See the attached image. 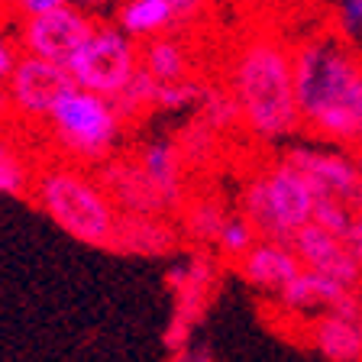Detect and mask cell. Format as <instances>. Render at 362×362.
Here are the masks:
<instances>
[{
  "label": "cell",
  "mask_w": 362,
  "mask_h": 362,
  "mask_svg": "<svg viewBox=\"0 0 362 362\" xmlns=\"http://www.w3.org/2000/svg\"><path fill=\"white\" fill-rule=\"evenodd\" d=\"M301 129L330 149H362V52L343 36H314L291 49Z\"/></svg>",
  "instance_id": "cell-1"
},
{
  "label": "cell",
  "mask_w": 362,
  "mask_h": 362,
  "mask_svg": "<svg viewBox=\"0 0 362 362\" xmlns=\"http://www.w3.org/2000/svg\"><path fill=\"white\" fill-rule=\"evenodd\" d=\"M230 94L240 107V123L262 143H279L301 129L294 94L291 49L272 33H252L230 62Z\"/></svg>",
  "instance_id": "cell-2"
},
{
  "label": "cell",
  "mask_w": 362,
  "mask_h": 362,
  "mask_svg": "<svg viewBox=\"0 0 362 362\" xmlns=\"http://www.w3.org/2000/svg\"><path fill=\"white\" fill-rule=\"evenodd\" d=\"M30 201L71 240L98 249L117 246L123 214L117 211L113 197L107 194V188L90 168L55 156L42 158Z\"/></svg>",
  "instance_id": "cell-3"
},
{
  "label": "cell",
  "mask_w": 362,
  "mask_h": 362,
  "mask_svg": "<svg viewBox=\"0 0 362 362\" xmlns=\"http://www.w3.org/2000/svg\"><path fill=\"white\" fill-rule=\"evenodd\" d=\"M123 127L127 120L110 98L71 88L42 129L49 136V146L55 149V158L90 168L107 165L113 158Z\"/></svg>",
  "instance_id": "cell-4"
},
{
  "label": "cell",
  "mask_w": 362,
  "mask_h": 362,
  "mask_svg": "<svg viewBox=\"0 0 362 362\" xmlns=\"http://www.w3.org/2000/svg\"><path fill=\"white\" fill-rule=\"evenodd\" d=\"M240 214L256 226L259 240L291 243L298 230L314 223V188L298 168L279 158L243 185Z\"/></svg>",
  "instance_id": "cell-5"
},
{
  "label": "cell",
  "mask_w": 362,
  "mask_h": 362,
  "mask_svg": "<svg viewBox=\"0 0 362 362\" xmlns=\"http://www.w3.org/2000/svg\"><path fill=\"white\" fill-rule=\"evenodd\" d=\"M68 75L75 88L117 100L139 75V42L113 23H98L94 33L81 42L75 59L68 62Z\"/></svg>",
  "instance_id": "cell-6"
},
{
  "label": "cell",
  "mask_w": 362,
  "mask_h": 362,
  "mask_svg": "<svg viewBox=\"0 0 362 362\" xmlns=\"http://www.w3.org/2000/svg\"><path fill=\"white\" fill-rule=\"evenodd\" d=\"M71 88H75V81L68 75V68L23 52L20 65L4 90L7 117H13L16 123H26V127H45L52 110Z\"/></svg>",
  "instance_id": "cell-7"
},
{
  "label": "cell",
  "mask_w": 362,
  "mask_h": 362,
  "mask_svg": "<svg viewBox=\"0 0 362 362\" xmlns=\"http://www.w3.org/2000/svg\"><path fill=\"white\" fill-rule=\"evenodd\" d=\"M94 16L88 10L75 7V4H62L59 10L42 16H33V20H20V39L23 52L45 59L52 65L68 68V62L75 59V52L81 49V42L94 33Z\"/></svg>",
  "instance_id": "cell-8"
},
{
  "label": "cell",
  "mask_w": 362,
  "mask_h": 362,
  "mask_svg": "<svg viewBox=\"0 0 362 362\" xmlns=\"http://www.w3.org/2000/svg\"><path fill=\"white\" fill-rule=\"evenodd\" d=\"M291 249L308 272L324 275V279L337 281L349 291H362V265L343 236H333L324 226L308 223L304 230L294 233Z\"/></svg>",
  "instance_id": "cell-9"
},
{
  "label": "cell",
  "mask_w": 362,
  "mask_h": 362,
  "mask_svg": "<svg viewBox=\"0 0 362 362\" xmlns=\"http://www.w3.org/2000/svg\"><path fill=\"white\" fill-rule=\"evenodd\" d=\"M281 158L310 181V188L327 191L356 207L362 194V175L356 168V158L343 156L339 149H317V146H291Z\"/></svg>",
  "instance_id": "cell-10"
},
{
  "label": "cell",
  "mask_w": 362,
  "mask_h": 362,
  "mask_svg": "<svg viewBox=\"0 0 362 362\" xmlns=\"http://www.w3.org/2000/svg\"><path fill=\"white\" fill-rule=\"evenodd\" d=\"M240 279L249 288L279 298L288 285L304 272L301 259L294 256L291 243H275V240H259L243 262H236Z\"/></svg>",
  "instance_id": "cell-11"
},
{
  "label": "cell",
  "mask_w": 362,
  "mask_h": 362,
  "mask_svg": "<svg viewBox=\"0 0 362 362\" xmlns=\"http://www.w3.org/2000/svg\"><path fill=\"white\" fill-rule=\"evenodd\" d=\"M139 172L149 178V185L158 191V197L165 201V207H185V162L175 139H152L143 146L139 158H136Z\"/></svg>",
  "instance_id": "cell-12"
},
{
  "label": "cell",
  "mask_w": 362,
  "mask_h": 362,
  "mask_svg": "<svg viewBox=\"0 0 362 362\" xmlns=\"http://www.w3.org/2000/svg\"><path fill=\"white\" fill-rule=\"evenodd\" d=\"M308 346L327 362H362V327L339 314H314L304 324Z\"/></svg>",
  "instance_id": "cell-13"
},
{
  "label": "cell",
  "mask_w": 362,
  "mask_h": 362,
  "mask_svg": "<svg viewBox=\"0 0 362 362\" xmlns=\"http://www.w3.org/2000/svg\"><path fill=\"white\" fill-rule=\"evenodd\" d=\"M139 68L152 78L156 84H181L194 78V59L185 39L175 33L168 36H156L149 42L139 45Z\"/></svg>",
  "instance_id": "cell-14"
},
{
  "label": "cell",
  "mask_w": 362,
  "mask_h": 362,
  "mask_svg": "<svg viewBox=\"0 0 362 362\" xmlns=\"http://www.w3.org/2000/svg\"><path fill=\"white\" fill-rule=\"evenodd\" d=\"M178 246V230L165 217H136L123 214L120 233L113 252H136V256H165Z\"/></svg>",
  "instance_id": "cell-15"
},
{
  "label": "cell",
  "mask_w": 362,
  "mask_h": 362,
  "mask_svg": "<svg viewBox=\"0 0 362 362\" xmlns=\"http://www.w3.org/2000/svg\"><path fill=\"white\" fill-rule=\"evenodd\" d=\"M39 162H42V158L33 156L13 129L0 127V194L30 197L33 181H36V172H39Z\"/></svg>",
  "instance_id": "cell-16"
},
{
  "label": "cell",
  "mask_w": 362,
  "mask_h": 362,
  "mask_svg": "<svg viewBox=\"0 0 362 362\" xmlns=\"http://www.w3.org/2000/svg\"><path fill=\"white\" fill-rule=\"evenodd\" d=\"M117 26L143 45L156 36H168L178 20L168 0H123L117 10Z\"/></svg>",
  "instance_id": "cell-17"
},
{
  "label": "cell",
  "mask_w": 362,
  "mask_h": 362,
  "mask_svg": "<svg viewBox=\"0 0 362 362\" xmlns=\"http://www.w3.org/2000/svg\"><path fill=\"white\" fill-rule=\"evenodd\" d=\"M181 214H185V236H191L194 243H217L220 230L230 217L217 201H207V197L185 201Z\"/></svg>",
  "instance_id": "cell-18"
},
{
  "label": "cell",
  "mask_w": 362,
  "mask_h": 362,
  "mask_svg": "<svg viewBox=\"0 0 362 362\" xmlns=\"http://www.w3.org/2000/svg\"><path fill=\"white\" fill-rule=\"evenodd\" d=\"M197 120L207 123L214 133H226V129H233V127H243L240 123V107H236L230 88L207 84L201 104H197Z\"/></svg>",
  "instance_id": "cell-19"
},
{
  "label": "cell",
  "mask_w": 362,
  "mask_h": 362,
  "mask_svg": "<svg viewBox=\"0 0 362 362\" xmlns=\"http://www.w3.org/2000/svg\"><path fill=\"white\" fill-rule=\"evenodd\" d=\"M259 243V233H256V226L249 223L246 217H243L240 211L236 214H230L226 217V223H223V230H220V236H217V252L226 259V262H243V259L252 252V246Z\"/></svg>",
  "instance_id": "cell-20"
},
{
  "label": "cell",
  "mask_w": 362,
  "mask_h": 362,
  "mask_svg": "<svg viewBox=\"0 0 362 362\" xmlns=\"http://www.w3.org/2000/svg\"><path fill=\"white\" fill-rule=\"evenodd\" d=\"M217 146H220V133H214V129L201 120H194L178 136V152H181V162H185V165H204V162L217 152Z\"/></svg>",
  "instance_id": "cell-21"
},
{
  "label": "cell",
  "mask_w": 362,
  "mask_h": 362,
  "mask_svg": "<svg viewBox=\"0 0 362 362\" xmlns=\"http://www.w3.org/2000/svg\"><path fill=\"white\" fill-rule=\"evenodd\" d=\"M20 59H23V45H20V39H16V33L0 30V90H7Z\"/></svg>",
  "instance_id": "cell-22"
},
{
  "label": "cell",
  "mask_w": 362,
  "mask_h": 362,
  "mask_svg": "<svg viewBox=\"0 0 362 362\" xmlns=\"http://www.w3.org/2000/svg\"><path fill=\"white\" fill-rule=\"evenodd\" d=\"M62 4H68V0H10V7L16 10L20 20H33V16L52 13V10L62 7Z\"/></svg>",
  "instance_id": "cell-23"
},
{
  "label": "cell",
  "mask_w": 362,
  "mask_h": 362,
  "mask_svg": "<svg viewBox=\"0 0 362 362\" xmlns=\"http://www.w3.org/2000/svg\"><path fill=\"white\" fill-rule=\"evenodd\" d=\"M339 30L346 33L362 30V0H343L339 4Z\"/></svg>",
  "instance_id": "cell-24"
},
{
  "label": "cell",
  "mask_w": 362,
  "mask_h": 362,
  "mask_svg": "<svg viewBox=\"0 0 362 362\" xmlns=\"http://www.w3.org/2000/svg\"><path fill=\"white\" fill-rule=\"evenodd\" d=\"M168 4H172V10H175L178 26L181 23H194L197 16L204 13V7H207V0H168Z\"/></svg>",
  "instance_id": "cell-25"
},
{
  "label": "cell",
  "mask_w": 362,
  "mask_h": 362,
  "mask_svg": "<svg viewBox=\"0 0 362 362\" xmlns=\"http://www.w3.org/2000/svg\"><path fill=\"white\" fill-rule=\"evenodd\" d=\"M346 243H349V249L356 252V259H359V265H362V211H356V220H353V226H349Z\"/></svg>",
  "instance_id": "cell-26"
},
{
  "label": "cell",
  "mask_w": 362,
  "mask_h": 362,
  "mask_svg": "<svg viewBox=\"0 0 362 362\" xmlns=\"http://www.w3.org/2000/svg\"><path fill=\"white\" fill-rule=\"evenodd\" d=\"M68 4H75V7L88 10V7H100V4H110V0H68Z\"/></svg>",
  "instance_id": "cell-27"
},
{
  "label": "cell",
  "mask_w": 362,
  "mask_h": 362,
  "mask_svg": "<svg viewBox=\"0 0 362 362\" xmlns=\"http://www.w3.org/2000/svg\"><path fill=\"white\" fill-rule=\"evenodd\" d=\"M356 168H359V175H362V149L356 152Z\"/></svg>",
  "instance_id": "cell-28"
}]
</instances>
